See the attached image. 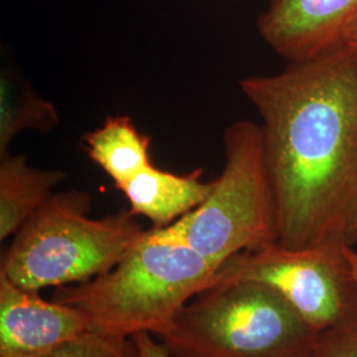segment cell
Here are the masks:
<instances>
[{
  "label": "cell",
  "instance_id": "obj_1",
  "mask_svg": "<svg viewBox=\"0 0 357 357\" xmlns=\"http://www.w3.org/2000/svg\"><path fill=\"white\" fill-rule=\"evenodd\" d=\"M238 86L262 119L278 241L286 249L357 241V56L339 44Z\"/></svg>",
  "mask_w": 357,
  "mask_h": 357
},
{
  "label": "cell",
  "instance_id": "obj_2",
  "mask_svg": "<svg viewBox=\"0 0 357 357\" xmlns=\"http://www.w3.org/2000/svg\"><path fill=\"white\" fill-rule=\"evenodd\" d=\"M220 266L184 243L144 230L102 275L56 289L52 301L73 307L96 333L160 336L193 296L217 282Z\"/></svg>",
  "mask_w": 357,
  "mask_h": 357
},
{
  "label": "cell",
  "instance_id": "obj_3",
  "mask_svg": "<svg viewBox=\"0 0 357 357\" xmlns=\"http://www.w3.org/2000/svg\"><path fill=\"white\" fill-rule=\"evenodd\" d=\"M90 208L85 192L53 193L13 236L0 274L40 291L90 281L112 270L144 229L130 211L91 218Z\"/></svg>",
  "mask_w": 357,
  "mask_h": 357
},
{
  "label": "cell",
  "instance_id": "obj_4",
  "mask_svg": "<svg viewBox=\"0 0 357 357\" xmlns=\"http://www.w3.org/2000/svg\"><path fill=\"white\" fill-rule=\"evenodd\" d=\"M317 333L266 284L220 281L158 339L171 357H307Z\"/></svg>",
  "mask_w": 357,
  "mask_h": 357
},
{
  "label": "cell",
  "instance_id": "obj_5",
  "mask_svg": "<svg viewBox=\"0 0 357 357\" xmlns=\"http://www.w3.org/2000/svg\"><path fill=\"white\" fill-rule=\"evenodd\" d=\"M225 163L209 196L165 228L162 238L184 243L221 268L229 258L278 241L261 125L237 121L224 132Z\"/></svg>",
  "mask_w": 357,
  "mask_h": 357
},
{
  "label": "cell",
  "instance_id": "obj_6",
  "mask_svg": "<svg viewBox=\"0 0 357 357\" xmlns=\"http://www.w3.org/2000/svg\"><path fill=\"white\" fill-rule=\"evenodd\" d=\"M220 281L266 284L314 331L357 326V281L345 249L268 243L229 258L218 268Z\"/></svg>",
  "mask_w": 357,
  "mask_h": 357
},
{
  "label": "cell",
  "instance_id": "obj_7",
  "mask_svg": "<svg viewBox=\"0 0 357 357\" xmlns=\"http://www.w3.org/2000/svg\"><path fill=\"white\" fill-rule=\"evenodd\" d=\"M91 332L73 307L43 299L0 274V357H38Z\"/></svg>",
  "mask_w": 357,
  "mask_h": 357
},
{
  "label": "cell",
  "instance_id": "obj_8",
  "mask_svg": "<svg viewBox=\"0 0 357 357\" xmlns=\"http://www.w3.org/2000/svg\"><path fill=\"white\" fill-rule=\"evenodd\" d=\"M356 8L357 0H268L257 29L278 56L303 61L339 45L342 28Z\"/></svg>",
  "mask_w": 357,
  "mask_h": 357
},
{
  "label": "cell",
  "instance_id": "obj_9",
  "mask_svg": "<svg viewBox=\"0 0 357 357\" xmlns=\"http://www.w3.org/2000/svg\"><path fill=\"white\" fill-rule=\"evenodd\" d=\"M202 169L178 175L149 166L119 188L128 199L130 212L165 228L196 209L209 196L213 180H202Z\"/></svg>",
  "mask_w": 357,
  "mask_h": 357
},
{
  "label": "cell",
  "instance_id": "obj_10",
  "mask_svg": "<svg viewBox=\"0 0 357 357\" xmlns=\"http://www.w3.org/2000/svg\"><path fill=\"white\" fill-rule=\"evenodd\" d=\"M60 169L36 168L24 153L0 156V240L15 236L66 178Z\"/></svg>",
  "mask_w": 357,
  "mask_h": 357
},
{
  "label": "cell",
  "instance_id": "obj_11",
  "mask_svg": "<svg viewBox=\"0 0 357 357\" xmlns=\"http://www.w3.org/2000/svg\"><path fill=\"white\" fill-rule=\"evenodd\" d=\"M84 139L90 159L102 168L118 190L153 165L149 137L139 132L128 116H109Z\"/></svg>",
  "mask_w": 357,
  "mask_h": 357
},
{
  "label": "cell",
  "instance_id": "obj_12",
  "mask_svg": "<svg viewBox=\"0 0 357 357\" xmlns=\"http://www.w3.org/2000/svg\"><path fill=\"white\" fill-rule=\"evenodd\" d=\"M60 125L53 103L33 89L17 70L3 65L0 75V156L24 130L50 132Z\"/></svg>",
  "mask_w": 357,
  "mask_h": 357
},
{
  "label": "cell",
  "instance_id": "obj_13",
  "mask_svg": "<svg viewBox=\"0 0 357 357\" xmlns=\"http://www.w3.org/2000/svg\"><path fill=\"white\" fill-rule=\"evenodd\" d=\"M38 357H141V355L132 337H114L89 332Z\"/></svg>",
  "mask_w": 357,
  "mask_h": 357
},
{
  "label": "cell",
  "instance_id": "obj_14",
  "mask_svg": "<svg viewBox=\"0 0 357 357\" xmlns=\"http://www.w3.org/2000/svg\"><path fill=\"white\" fill-rule=\"evenodd\" d=\"M307 357H357V326L318 332Z\"/></svg>",
  "mask_w": 357,
  "mask_h": 357
},
{
  "label": "cell",
  "instance_id": "obj_15",
  "mask_svg": "<svg viewBox=\"0 0 357 357\" xmlns=\"http://www.w3.org/2000/svg\"><path fill=\"white\" fill-rule=\"evenodd\" d=\"M141 357H171L162 342L151 333H138L132 336Z\"/></svg>",
  "mask_w": 357,
  "mask_h": 357
},
{
  "label": "cell",
  "instance_id": "obj_16",
  "mask_svg": "<svg viewBox=\"0 0 357 357\" xmlns=\"http://www.w3.org/2000/svg\"><path fill=\"white\" fill-rule=\"evenodd\" d=\"M339 44L344 45L345 48L354 52L357 56V8L342 28Z\"/></svg>",
  "mask_w": 357,
  "mask_h": 357
},
{
  "label": "cell",
  "instance_id": "obj_17",
  "mask_svg": "<svg viewBox=\"0 0 357 357\" xmlns=\"http://www.w3.org/2000/svg\"><path fill=\"white\" fill-rule=\"evenodd\" d=\"M345 255L351 264V268H352L357 281V252L354 248H345Z\"/></svg>",
  "mask_w": 357,
  "mask_h": 357
}]
</instances>
